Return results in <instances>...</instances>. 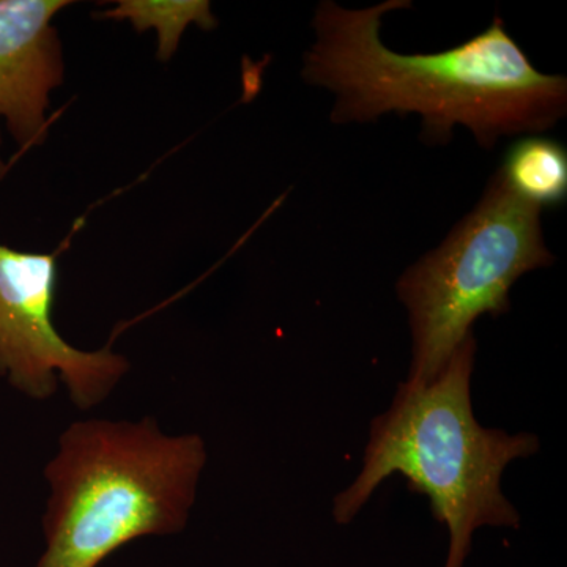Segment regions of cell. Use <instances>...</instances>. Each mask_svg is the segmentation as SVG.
Here are the masks:
<instances>
[{
	"instance_id": "obj_4",
	"label": "cell",
	"mask_w": 567,
	"mask_h": 567,
	"mask_svg": "<svg viewBox=\"0 0 567 567\" xmlns=\"http://www.w3.org/2000/svg\"><path fill=\"white\" fill-rule=\"evenodd\" d=\"M540 213L496 171L480 203L445 241L399 278L395 292L412 330L405 383L431 382L481 316L509 311V292L518 278L555 262Z\"/></svg>"
},
{
	"instance_id": "obj_6",
	"label": "cell",
	"mask_w": 567,
	"mask_h": 567,
	"mask_svg": "<svg viewBox=\"0 0 567 567\" xmlns=\"http://www.w3.org/2000/svg\"><path fill=\"white\" fill-rule=\"evenodd\" d=\"M66 6L65 0H0V148L2 122L22 151L47 136L50 95L63 81L52 20ZM3 171L0 156V175Z\"/></svg>"
},
{
	"instance_id": "obj_2",
	"label": "cell",
	"mask_w": 567,
	"mask_h": 567,
	"mask_svg": "<svg viewBox=\"0 0 567 567\" xmlns=\"http://www.w3.org/2000/svg\"><path fill=\"white\" fill-rule=\"evenodd\" d=\"M475 354L470 334L431 382L398 388L390 410L372 421L360 475L334 498L338 524L352 522L383 481L402 475L450 532L445 567L464 566L477 528L518 527L520 516L502 491L503 472L536 454L539 439L477 423L470 395Z\"/></svg>"
},
{
	"instance_id": "obj_3",
	"label": "cell",
	"mask_w": 567,
	"mask_h": 567,
	"mask_svg": "<svg viewBox=\"0 0 567 567\" xmlns=\"http://www.w3.org/2000/svg\"><path fill=\"white\" fill-rule=\"evenodd\" d=\"M205 462L199 435H164L152 417L71 424L44 470L48 546L37 567H96L137 537L182 532Z\"/></svg>"
},
{
	"instance_id": "obj_5",
	"label": "cell",
	"mask_w": 567,
	"mask_h": 567,
	"mask_svg": "<svg viewBox=\"0 0 567 567\" xmlns=\"http://www.w3.org/2000/svg\"><path fill=\"white\" fill-rule=\"evenodd\" d=\"M55 254L17 251L0 244V377L18 391L44 401L58 377L82 410L103 402L130 363L110 349L84 352L55 330Z\"/></svg>"
},
{
	"instance_id": "obj_8",
	"label": "cell",
	"mask_w": 567,
	"mask_h": 567,
	"mask_svg": "<svg viewBox=\"0 0 567 567\" xmlns=\"http://www.w3.org/2000/svg\"><path fill=\"white\" fill-rule=\"evenodd\" d=\"M102 17L130 21L140 32L155 29L158 33V58L162 61L173 58L188 25L196 24L205 31H212L218 25L210 2L204 0H122L114 9L104 11Z\"/></svg>"
},
{
	"instance_id": "obj_1",
	"label": "cell",
	"mask_w": 567,
	"mask_h": 567,
	"mask_svg": "<svg viewBox=\"0 0 567 567\" xmlns=\"http://www.w3.org/2000/svg\"><path fill=\"white\" fill-rule=\"evenodd\" d=\"M410 0L346 9L317 7L316 41L305 54L303 80L334 95L331 122H377L382 115L417 114L423 140L447 144L457 125L483 148L514 134L554 128L567 112V82L533 66L496 17L487 31L435 54H399L380 39L390 11Z\"/></svg>"
},
{
	"instance_id": "obj_7",
	"label": "cell",
	"mask_w": 567,
	"mask_h": 567,
	"mask_svg": "<svg viewBox=\"0 0 567 567\" xmlns=\"http://www.w3.org/2000/svg\"><path fill=\"white\" fill-rule=\"evenodd\" d=\"M498 173L520 199L540 210L566 203L567 151L557 141L529 136L516 142Z\"/></svg>"
}]
</instances>
